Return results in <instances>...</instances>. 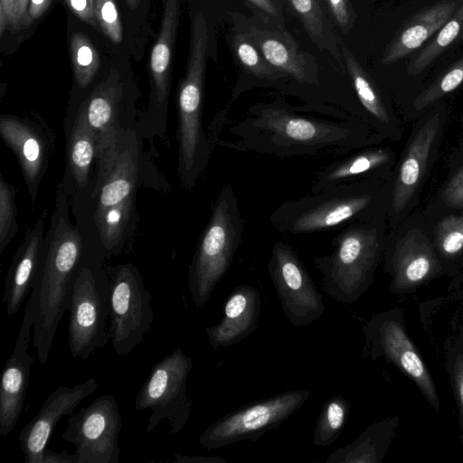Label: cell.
Listing matches in <instances>:
<instances>
[{"mask_svg":"<svg viewBox=\"0 0 463 463\" xmlns=\"http://www.w3.org/2000/svg\"><path fill=\"white\" fill-rule=\"evenodd\" d=\"M77 107L82 109L87 123L98 135L99 148L113 142L120 134L137 128L138 115L131 100L126 99L125 86L117 71L96 84Z\"/></svg>","mask_w":463,"mask_h":463,"instance_id":"17","label":"cell"},{"mask_svg":"<svg viewBox=\"0 0 463 463\" xmlns=\"http://www.w3.org/2000/svg\"><path fill=\"white\" fill-rule=\"evenodd\" d=\"M463 36V1L432 40L409 63L407 73L416 76L429 67L454 42Z\"/></svg>","mask_w":463,"mask_h":463,"instance_id":"30","label":"cell"},{"mask_svg":"<svg viewBox=\"0 0 463 463\" xmlns=\"http://www.w3.org/2000/svg\"><path fill=\"white\" fill-rule=\"evenodd\" d=\"M439 123V114L431 116L417 131L408 147L392 191V206L396 213L408 204L421 180Z\"/></svg>","mask_w":463,"mask_h":463,"instance_id":"25","label":"cell"},{"mask_svg":"<svg viewBox=\"0 0 463 463\" xmlns=\"http://www.w3.org/2000/svg\"><path fill=\"white\" fill-rule=\"evenodd\" d=\"M175 463H224L225 459L219 457L188 456L176 453Z\"/></svg>","mask_w":463,"mask_h":463,"instance_id":"44","label":"cell"},{"mask_svg":"<svg viewBox=\"0 0 463 463\" xmlns=\"http://www.w3.org/2000/svg\"><path fill=\"white\" fill-rule=\"evenodd\" d=\"M137 128L99 148L86 188L70 198L84 247L105 260L118 255L137 228V192L142 187L167 192L168 182L145 150Z\"/></svg>","mask_w":463,"mask_h":463,"instance_id":"1","label":"cell"},{"mask_svg":"<svg viewBox=\"0 0 463 463\" xmlns=\"http://www.w3.org/2000/svg\"><path fill=\"white\" fill-rule=\"evenodd\" d=\"M268 271L282 311L293 326H307L322 316L325 311L322 296L288 244L281 241L273 244Z\"/></svg>","mask_w":463,"mask_h":463,"instance_id":"14","label":"cell"},{"mask_svg":"<svg viewBox=\"0 0 463 463\" xmlns=\"http://www.w3.org/2000/svg\"><path fill=\"white\" fill-rule=\"evenodd\" d=\"M391 156V153L382 147H373L350 155L346 154L316 173L309 193L340 184L363 182V178L367 175L385 165Z\"/></svg>","mask_w":463,"mask_h":463,"instance_id":"26","label":"cell"},{"mask_svg":"<svg viewBox=\"0 0 463 463\" xmlns=\"http://www.w3.org/2000/svg\"><path fill=\"white\" fill-rule=\"evenodd\" d=\"M328 10L343 33H347L355 19L354 12L348 0H326Z\"/></svg>","mask_w":463,"mask_h":463,"instance_id":"38","label":"cell"},{"mask_svg":"<svg viewBox=\"0 0 463 463\" xmlns=\"http://www.w3.org/2000/svg\"><path fill=\"white\" fill-rule=\"evenodd\" d=\"M272 18L269 14L243 18L242 31L284 78H291L298 85L319 88L318 68L313 57L300 49L281 23Z\"/></svg>","mask_w":463,"mask_h":463,"instance_id":"16","label":"cell"},{"mask_svg":"<svg viewBox=\"0 0 463 463\" xmlns=\"http://www.w3.org/2000/svg\"><path fill=\"white\" fill-rule=\"evenodd\" d=\"M42 463H77L76 458L66 450L56 453L48 448L43 450Z\"/></svg>","mask_w":463,"mask_h":463,"instance_id":"42","label":"cell"},{"mask_svg":"<svg viewBox=\"0 0 463 463\" xmlns=\"http://www.w3.org/2000/svg\"><path fill=\"white\" fill-rule=\"evenodd\" d=\"M15 0H0V36L9 25L14 24Z\"/></svg>","mask_w":463,"mask_h":463,"instance_id":"41","label":"cell"},{"mask_svg":"<svg viewBox=\"0 0 463 463\" xmlns=\"http://www.w3.org/2000/svg\"><path fill=\"white\" fill-rule=\"evenodd\" d=\"M49 210L44 209L33 227L27 228L24 238L6 272L3 303L8 316L15 314L32 290L40 252L44 240V224Z\"/></svg>","mask_w":463,"mask_h":463,"instance_id":"23","label":"cell"},{"mask_svg":"<svg viewBox=\"0 0 463 463\" xmlns=\"http://www.w3.org/2000/svg\"><path fill=\"white\" fill-rule=\"evenodd\" d=\"M192 368V358L180 347L153 365L135 401L136 411L150 409L152 411L146 432L152 431L163 420L169 421L171 434H177L185 427L192 407L187 395V379Z\"/></svg>","mask_w":463,"mask_h":463,"instance_id":"9","label":"cell"},{"mask_svg":"<svg viewBox=\"0 0 463 463\" xmlns=\"http://www.w3.org/2000/svg\"><path fill=\"white\" fill-rule=\"evenodd\" d=\"M365 345L364 353L372 359L384 357L418 387L436 411L440 403L434 381L428 366L411 339L400 308L378 313L364 326Z\"/></svg>","mask_w":463,"mask_h":463,"instance_id":"10","label":"cell"},{"mask_svg":"<svg viewBox=\"0 0 463 463\" xmlns=\"http://www.w3.org/2000/svg\"><path fill=\"white\" fill-rule=\"evenodd\" d=\"M0 135L17 158L33 210L40 184L53 156V131L38 114L1 115Z\"/></svg>","mask_w":463,"mask_h":463,"instance_id":"15","label":"cell"},{"mask_svg":"<svg viewBox=\"0 0 463 463\" xmlns=\"http://www.w3.org/2000/svg\"><path fill=\"white\" fill-rule=\"evenodd\" d=\"M293 12L300 19L312 42L322 52H326L335 61L337 71H345L339 45V38L324 14L319 0H288Z\"/></svg>","mask_w":463,"mask_h":463,"instance_id":"28","label":"cell"},{"mask_svg":"<svg viewBox=\"0 0 463 463\" xmlns=\"http://www.w3.org/2000/svg\"><path fill=\"white\" fill-rule=\"evenodd\" d=\"M71 55L74 77L78 86L87 88L95 78L100 60L99 53L82 33H75L71 37Z\"/></svg>","mask_w":463,"mask_h":463,"instance_id":"33","label":"cell"},{"mask_svg":"<svg viewBox=\"0 0 463 463\" xmlns=\"http://www.w3.org/2000/svg\"><path fill=\"white\" fill-rule=\"evenodd\" d=\"M70 206L61 182L30 296L35 307L33 346L42 364L47 362L57 328L68 311L70 293L84 252L82 236L71 222Z\"/></svg>","mask_w":463,"mask_h":463,"instance_id":"3","label":"cell"},{"mask_svg":"<svg viewBox=\"0 0 463 463\" xmlns=\"http://www.w3.org/2000/svg\"><path fill=\"white\" fill-rule=\"evenodd\" d=\"M461 0H442L411 16L397 31L382 56L383 65H391L419 49L453 15Z\"/></svg>","mask_w":463,"mask_h":463,"instance_id":"24","label":"cell"},{"mask_svg":"<svg viewBox=\"0 0 463 463\" xmlns=\"http://www.w3.org/2000/svg\"><path fill=\"white\" fill-rule=\"evenodd\" d=\"M64 133L66 160L61 184L71 198L88 186L97 164L99 142L80 107L68 111Z\"/></svg>","mask_w":463,"mask_h":463,"instance_id":"21","label":"cell"},{"mask_svg":"<svg viewBox=\"0 0 463 463\" xmlns=\"http://www.w3.org/2000/svg\"><path fill=\"white\" fill-rule=\"evenodd\" d=\"M232 46L241 65L255 79L271 83H278L285 79L266 61L242 30L234 33Z\"/></svg>","mask_w":463,"mask_h":463,"instance_id":"32","label":"cell"},{"mask_svg":"<svg viewBox=\"0 0 463 463\" xmlns=\"http://www.w3.org/2000/svg\"><path fill=\"white\" fill-rule=\"evenodd\" d=\"M66 4L77 17L96 26L95 0H66Z\"/></svg>","mask_w":463,"mask_h":463,"instance_id":"40","label":"cell"},{"mask_svg":"<svg viewBox=\"0 0 463 463\" xmlns=\"http://www.w3.org/2000/svg\"><path fill=\"white\" fill-rule=\"evenodd\" d=\"M109 281V335L117 354H129L154 322L151 296L137 267L128 262L106 267Z\"/></svg>","mask_w":463,"mask_h":463,"instance_id":"8","label":"cell"},{"mask_svg":"<svg viewBox=\"0 0 463 463\" xmlns=\"http://www.w3.org/2000/svg\"><path fill=\"white\" fill-rule=\"evenodd\" d=\"M444 203L454 208L463 206V168L449 181L442 194Z\"/></svg>","mask_w":463,"mask_h":463,"instance_id":"39","label":"cell"},{"mask_svg":"<svg viewBox=\"0 0 463 463\" xmlns=\"http://www.w3.org/2000/svg\"><path fill=\"white\" fill-rule=\"evenodd\" d=\"M463 83V56L451 64L436 80L423 90L414 100V107L420 110L430 105Z\"/></svg>","mask_w":463,"mask_h":463,"instance_id":"35","label":"cell"},{"mask_svg":"<svg viewBox=\"0 0 463 463\" xmlns=\"http://www.w3.org/2000/svg\"><path fill=\"white\" fill-rule=\"evenodd\" d=\"M18 231L16 189L0 174V253Z\"/></svg>","mask_w":463,"mask_h":463,"instance_id":"34","label":"cell"},{"mask_svg":"<svg viewBox=\"0 0 463 463\" xmlns=\"http://www.w3.org/2000/svg\"><path fill=\"white\" fill-rule=\"evenodd\" d=\"M339 45L358 103L372 119L383 126L389 125L390 115L374 81L341 39Z\"/></svg>","mask_w":463,"mask_h":463,"instance_id":"29","label":"cell"},{"mask_svg":"<svg viewBox=\"0 0 463 463\" xmlns=\"http://www.w3.org/2000/svg\"><path fill=\"white\" fill-rule=\"evenodd\" d=\"M126 1H127L128 5L132 9H134L138 5V2H139V0H126Z\"/></svg>","mask_w":463,"mask_h":463,"instance_id":"47","label":"cell"},{"mask_svg":"<svg viewBox=\"0 0 463 463\" xmlns=\"http://www.w3.org/2000/svg\"><path fill=\"white\" fill-rule=\"evenodd\" d=\"M260 309L259 290L250 285L237 286L225 301L221 322L205 329L209 344L216 349L242 341L258 328Z\"/></svg>","mask_w":463,"mask_h":463,"instance_id":"22","label":"cell"},{"mask_svg":"<svg viewBox=\"0 0 463 463\" xmlns=\"http://www.w3.org/2000/svg\"><path fill=\"white\" fill-rule=\"evenodd\" d=\"M95 17L103 33L114 43L123 38L122 25L114 0H95Z\"/></svg>","mask_w":463,"mask_h":463,"instance_id":"37","label":"cell"},{"mask_svg":"<svg viewBox=\"0 0 463 463\" xmlns=\"http://www.w3.org/2000/svg\"><path fill=\"white\" fill-rule=\"evenodd\" d=\"M105 260L85 254L76 272L69 298V345L72 357L87 359L104 347L109 337V281Z\"/></svg>","mask_w":463,"mask_h":463,"instance_id":"7","label":"cell"},{"mask_svg":"<svg viewBox=\"0 0 463 463\" xmlns=\"http://www.w3.org/2000/svg\"><path fill=\"white\" fill-rule=\"evenodd\" d=\"M30 0H15L14 29H19L25 24Z\"/></svg>","mask_w":463,"mask_h":463,"instance_id":"45","label":"cell"},{"mask_svg":"<svg viewBox=\"0 0 463 463\" xmlns=\"http://www.w3.org/2000/svg\"><path fill=\"white\" fill-rule=\"evenodd\" d=\"M375 194L364 182L333 186L285 201L270 214L279 232L309 234L363 222L375 202Z\"/></svg>","mask_w":463,"mask_h":463,"instance_id":"6","label":"cell"},{"mask_svg":"<svg viewBox=\"0 0 463 463\" xmlns=\"http://www.w3.org/2000/svg\"><path fill=\"white\" fill-rule=\"evenodd\" d=\"M436 245L446 260L457 259L463 253V215H449L439 223Z\"/></svg>","mask_w":463,"mask_h":463,"instance_id":"36","label":"cell"},{"mask_svg":"<svg viewBox=\"0 0 463 463\" xmlns=\"http://www.w3.org/2000/svg\"><path fill=\"white\" fill-rule=\"evenodd\" d=\"M441 270L442 265L430 241L419 229L411 230L395 243L390 258V290L398 294L412 291Z\"/></svg>","mask_w":463,"mask_h":463,"instance_id":"20","label":"cell"},{"mask_svg":"<svg viewBox=\"0 0 463 463\" xmlns=\"http://www.w3.org/2000/svg\"><path fill=\"white\" fill-rule=\"evenodd\" d=\"M243 238V221L237 195L228 182L213 206L188 266V288L196 306L204 305L228 271Z\"/></svg>","mask_w":463,"mask_h":463,"instance_id":"4","label":"cell"},{"mask_svg":"<svg viewBox=\"0 0 463 463\" xmlns=\"http://www.w3.org/2000/svg\"><path fill=\"white\" fill-rule=\"evenodd\" d=\"M333 239L329 254L314 264L323 290L338 302L350 304L370 287L382 251V234L375 225L350 223Z\"/></svg>","mask_w":463,"mask_h":463,"instance_id":"5","label":"cell"},{"mask_svg":"<svg viewBox=\"0 0 463 463\" xmlns=\"http://www.w3.org/2000/svg\"><path fill=\"white\" fill-rule=\"evenodd\" d=\"M310 397L306 389L288 390L249 403L217 420L200 435L198 442L211 450L256 439L278 428Z\"/></svg>","mask_w":463,"mask_h":463,"instance_id":"11","label":"cell"},{"mask_svg":"<svg viewBox=\"0 0 463 463\" xmlns=\"http://www.w3.org/2000/svg\"><path fill=\"white\" fill-rule=\"evenodd\" d=\"M34 321L35 307L29 298L14 348L0 381V435L4 437L14 429L24 409L33 359L28 353V342Z\"/></svg>","mask_w":463,"mask_h":463,"instance_id":"19","label":"cell"},{"mask_svg":"<svg viewBox=\"0 0 463 463\" xmlns=\"http://www.w3.org/2000/svg\"><path fill=\"white\" fill-rule=\"evenodd\" d=\"M97 388L96 380L90 378L73 387L60 386L47 396L38 413L19 434L25 463H42L43 450L58 422L65 415L72 413Z\"/></svg>","mask_w":463,"mask_h":463,"instance_id":"18","label":"cell"},{"mask_svg":"<svg viewBox=\"0 0 463 463\" xmlns=\"http://www.w3.org/2000/svg\"><path fill=\"white\" fill-rule=\"evenodd\" d=\"M52 0H30L25 24L39 18L48 9Z\"/></svg>","mask_w":463,"mask_h":463,"instance_id":"43","label":"cell"},{"mask_svg":"<svg viewBox=\"0 0 463 463\" xmlns=\"http://www.w3.org/2000/svg\"><path fill=\"white\" fill-rule=\"evenodd\" d=\"M283 99L250 106L229 128L231 139L218 145L276 157L345 156L361 147L365 129L359 120L325 118L307 114Z\"/></svg>","mask_w":463,"mask_h":463,"instance_id":"2","label":"cell"},{"mask_svg":"<svg viewBox=\"0 0 463 463\" xmlns=\"http://www.w3.org/2000/svg\"><path fill=\"white\" fill-rule=\"evenodd\" d=\"M255 7L261 10L264 14L279 17V10L272 0H246Z\"/></svg>","mask_w":463,"mask_h":463,"instance_id":"46","label":"cell"},{"mask_svg":"<svg viewBox=\"0 0 463 463\" xmlns=\"http://www.w3.org/2000/svg\"><path fill=\"white\" fill-rule=\"evenodd\" d=\"M121 427L116 397L104 394L70 414L61 438L75 446L77 463H118Z\"/></svg>","mask_w":463,"mask_h":463,"instance_id":"13","label":"cell"},{"mask_svg":"<svg viewBox=\"0 0 463 463\" xmlns=\"http://www.w3.org/2000/svg\"><path fill=\"white\" fill-rule=\"evenodd\" d=\"M420 321L449 378L463 434V292L423 303Z\"/></svg>","mask_w":463,"mask_h":463,"instance_id":"12","label":"cell"},{"mask_svg":"<svg viewBox=\"0 0 463 463\" xmlns=\"http://www.w3.org/2000/svg\"><path fill=\"white\" fill-rule=\"evenodd\" d=\"M350 413V404L340 395L328 399L317 418L313 443L317 447L333 444L341 434Z\"/></svg>","mask_w":463,"mask_h":463,"instance_id":"31","label":"cell"},{"mask_svg":"<svg viewBox=\"0 0 463 463\" xmlns=\"http://www.w3.org/2000/svg\"><path fill=\"white\" fill-rule=\"evenodd\" d=\"M399 425L397 417L374 422L353 442L334 450L326 463H381L395 436Z\"/></svg>","mask_w":463,"mask_h":463,"instance_id":"27","label":"cell"}]
</instances>
